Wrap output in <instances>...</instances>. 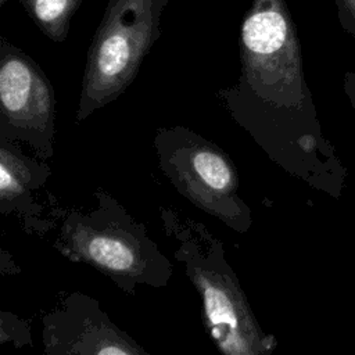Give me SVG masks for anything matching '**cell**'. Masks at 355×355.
Returning a JSON list of instances; mask_svg holds the SVG:
<instances>
[{
	"mask_svg": "<svg viewBox=\"0 0 355 355\" xmlns=\"http://www.w3.org/2000/svg\"><path fill=\"white\" fill-rule=\"evenodd\" d=\"M64 245L69 255L87 262L112 279L130 282H153L159 265V254L146 241L144 234L122 222L93 220L92 216L69 220L62 230Z\"/></svg>",
	"mask_w": 355,
	"mask_h": 355,
	"instance_id": "277c9868",
	"label": "cell"
},
{
	"mask_svg": "<svg viewBox=\"0 0 355 355\" xmlns=\"http://www.w3.org/2000/svg\"><path fill=\"white\" fill-rule=\"evenodd\" d=\"M344 93L355 111V72L348 71L344 73Z\"/></svg>",
	"mask_w": 355,
	"mask_h": 355,
	"instance_id": "30bf717a",
	"label": "cell"
},
{
	"mask_svg": "<svg viewBox=\"0 0 355 355\" xmlns=\"http://www.w3.org/2000/svg\"><path fill=\"white\" fill-rule=\"evenodd\" d=\"M187 269L202 301L205 327L220 352L258 355L275 348L273 337L261 331L236 276L223 258L191 257Z\"/></svg>",
	"mask_w": 355,
	"mask_h": 355,
	"instance_id": "3957f363",
	"label": "cell"
},
{
	"mask_svg": "<svg viewBox=\"0 0 355 355\" xmlns=\"http://www.w3.org/2000/svg\"><path fill=\"white\" fill-rule=\"evenodd\" d=\"M169 0H110L87 51L76 119L114 101L161 33Z\"/></svg>",
	"mask_w": 355,
	"mask_h": 355,
	"instance_id": "6da1fadb",
	"label": "cell"
},
{
	"mask_svg": "<svg viewBox=\"0 0 355 355\" xmlns=\"http://www.w3.org/2000/svg\"><path fill=\"white\" fill-rule=\"evenodd\" d=\"M239 42L244 82L266 100L300 105L306 87L301 46L286 0H251Z\"/></svg>",
	"mask_w": 355,
	"mask_h": 355,
	"instance_id": "7a4b0ae2",
	"label": "cell"
},
{
	"mask_svg": "<svg viewBox=\"0 0 355 355\" xmlns=\"http://www.w3.org/2000/svg\"><path fill=\"white\" fill-rule=\"evenodd\" d=\"M39 29L53 42H64L82 0H19Z\"/></svg>",
	"mask_w": 355,
	"mask_h": 355,
	"instance_id": "52a82bcc",
	"label": "cell"
},
{
	"mask_svg": "<svg viewBox=\"0 0 355 355\" xmlns=\"http://www.w3.org/2000/svg\"><path fill=\"white\" fill-rule=\"evenodd\" d=\"M178 187L202 209L230 225L244 211L237 196V172L230 158L201 139L183 141L162 153Z\"/></svg>",
	"mask_w": 355,
	"mask_h": 355,
	"instance_id": "5b68a950",
	"label": "cell"
},
{
	"mask_svg": "<svg viewBox=\"0 0 355 355\" xmlns=\"http://www.w3.org/2000/svg\"><path fill=\"white\" fill-rule=\"evenodd\" d=\"M0 101L3 126L8 125L12 133L53 137V87L39 65L6 37L0 40Z\"/></svg>",
	"mask_w": 355,
	"mask_h": 355,
	"instance_id": "8992f818",
	"label": "cell"
},
{
	"mask_svg": "<svg viewBox=\"0 0 355 355\" xmlns=\"http://www.w3.org/2000/svg\"><path fill=\"white\" fill-rule=\"evenodd\" d=\"M334 4L343 29L355 39V0H334Z\"/></svg>",
	"mask_w": 355,
	"mask_h": 355,
	"instance_id": "9c48e42d",
	"label": "cell"
},
{
	"mask_svg": "<svg viewBox=\"0 0 355 355\" xmlns=\"http://www.w3.org/2000/svg\"><path fill=\"white\" fill-rule=\"evenodd\" d=\"M32 182L31 168L14 153L0 151V196L3 201L19 198Z\"/></svg>",
	"mask_w": 355,
	"mask_h": 355,
	"instance_id": "ba28073f",
	"label": "cell"
},
{
	"mask_svg": "<svg viewBox=\"0 0 355 355\" xmlns=\"http://www.w3.org/2000/svg\"><path fill=\"white\" fill-rule=\"evenodd\" d=\"M7 3V0H0V7H3Z\"/></svg>",
	"mask_w": 355,
	"mask_h": 355,
	"instance_id": "8fae6325",
	"label": "cell"
}]
</instances>
